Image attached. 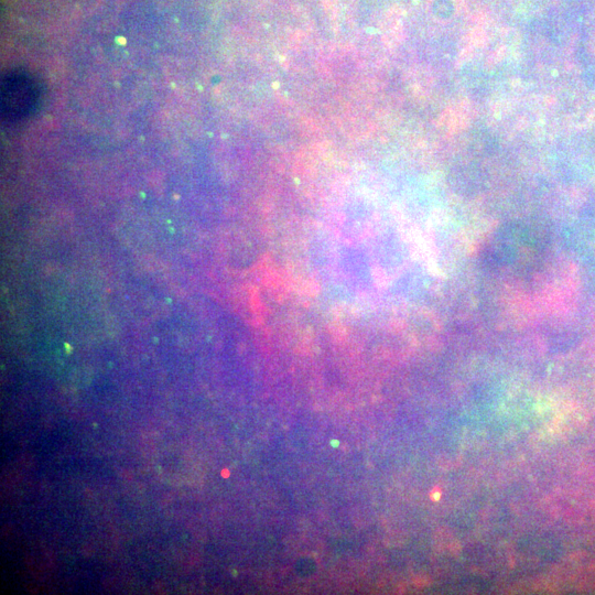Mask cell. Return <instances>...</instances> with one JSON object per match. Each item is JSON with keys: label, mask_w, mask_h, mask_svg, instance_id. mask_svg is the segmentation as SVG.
I'll use <instances>...</instances> for the list:
<instances>
[{"label": "cell", "mask_w": 595, "mask_h": 595, "mask_svg": "<svg viewBox=\"0 0 595 595\" xmlns=\"http://www.w3.org/2000/svg\"><path fill=\"white\" fill-rule=\"evenodd\" d=\"M37 97L32 79L23 74L7 76L2 83V112L19 119L29 113Z\"/></svg>", "instance_id": "1"}]
</instances>
